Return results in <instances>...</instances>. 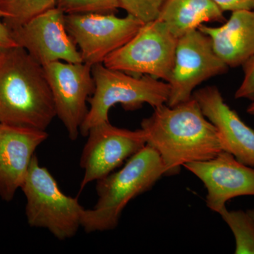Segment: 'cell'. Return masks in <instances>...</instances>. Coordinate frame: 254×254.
<instances>
[{
  "label": "cell",
  "mask_w": 254,
  "mask_h": 254,
  "mask_svg": "<svg viewBox=\"0 0 254 254\" xmlns=\"http://www.w3.org/2000/svg\"><path fill=\"white\" fill-rule=\"evenodd\" d=\"M141 125L147 144L163 160L165 176L178 173L185 164L210 160L223 150L217 128L193 96L175 106L154 108Z\"/></svg>",
  "instance_id": "cell-1"
},
{
  "label": "cell",
  "mask_w": 254,
  "mask_h": 254,
  "mask_svg": "<svg viewBox=\"0 0 254 254\" xmlns=\"http://www.w3.org/2000/svg\"><path fill=\"white\" fill-rule=\"evenodd\" d=\"M56 116L42 65L19 46L0 55V123L46 131Z\"/></svg>",
  "instance_id": "cell-2"
},
{
  "label": "cell",
  "mask_w": 254,
  "mask_h": 254,
  "mask_svg": "<svg viewBox=\"0 0 254 254\" xmlns=\"http://www.w3.org/2000/svg\"><path fill=\"white\" fill-rule=\"evenodd\" d=\"M164 175L165 168L160 155L147 144L128 158L121 170L97 181L98 201L93 208L83 211L82 228L88 233L116 228L127 204L150 190Z\"/></svg>",
  "instance_id": "cell-3"
},
{
  "label": "cell",
  "mask_w": 254,
  "mask_h": 254,
  "mask_svg": "<svg viewBox=\"0 0 254 254\" xmlns=\"http://www.w3.org/2000/svg\"><path fill=\"white\" fill-rule=\"evenodd\" d=\"M95 90L88 99L90 108L80 132L86 136L88 131L100 123L109 122V111L120 104L127 111L140 109L147 103L158 108L167 104L170 95L168 82L148 76H134L112 69L103 63L92 66Z\"/></svg>",
  "instance_id": "cell-4"
},
{
  "label": "cell",
  "mask_w": 254,
  "mask_h": 254,
  "mask_svg": "<svg viewBox=\"0 0 254 254\" xmlns=\"http://www.w3.org/2000/svg\"><path fill=\"white\" fill-rule=\"evenodd\" d=\"M21 190L26 197L25 213L30 226L46 229L62 241L76 235L85 208L77 198L63 193L48 169L40 165L36 155Z\"/></svg>",
  "instance_id": "cell-5"
},
{
  "label": "cell",
  "mask_w": 254,
  "mask_h": 254,
  "mask_svg": "<svg viewBox=\"0 0 254 254\" xmlns=\"http://www.w3.org/2000/svg\"><path fill=\"white\" fill-rule=\"evenodd\" d=\"M177 39L158 19L143 23L136 34L110 54L103 64L133 75L168 82L175 63Z\"/></svg>",
  "instance_id": "cell-6"
},
{
  "label": "cell",
  "mask_w": 254,
  "mask_h": 254,
  "mask_svg": "<svg viewBox=\"0 0 254 254\" xmlns=\"http://www.w3.org/2000/svg\"><path fill=\"white\" fill-rule=\"evenodd\" d=\"M140 20L114 13L65 14L66 31L77 46L83 63L94 66L129 41L143 26Z\"/></svg>",
  "instance_id": "cell-7"
},
{
  "label": "cell",
  "mask_w": 254,
  "mask_h": 254,
  "mask_svg": "<svg viewBox=\"0 0 254 254\" xmlns=\"http://www.w3.org/2000/svg\"><path fill=\"white\" fill-rule=\"evenodd\" d=\"M228 68L215 53L210 38L198 28L183 35L177 39L167 105L173 107L190 100L196 87Z\"/></svg>",
  "instance_id": "cell-8"
},
{
  "label": "cell",
  "mask_w": 254,
  "mask_h": 254,
  "mask_svg": "<svg viewBox=\"0 0 254 254\" xmlns=\"http://www.w3.org/2000/svg\"><path fill=\"white\" fill-rule=\"evenodd\" d=\"M56 116L71 141L77 139L88 113L87 102L95 90L92 66L84 63L57 61L43 66Z\"/></svg>",
  "instance_id": "cell-9"
},
{
  "label": "cell",
  "mask_w": 254,
  "mask_h": 254,
  "mask_svg": "<svg viewBox=\"0 0 254 254\" xmlns=\"http://www.w3.org/2000/svg\"><path fill=\"white\" fill-rule=\"evenodd\" d=\"M86 136L80 160L84 170L80 191L88 184L108 176L147 145L142 128L131 131L113 126L110 122L92 127Z\"/></svg>",
  "instance_id": "cell-10"
},
{
  "label": "cell",
  "mask_w": 254,
  "mask_h": 254,
  "mask_svg": "<svg viewBox=\"0 0 254 254\" xmlns=\"http://www.w3.org/2000/svg\"><path fill=\"white\" fill-rule=\"evenodd\" d=\"M10 32L17 46L43 66L57 61L83 63L77 46L66 31L65 14L57 6Z\"/></svg>",
  "instance_id": "cell-11"
},
{
  "label": "cell",
  "mask_w": 254,
  "mask_h": 254,
  "mask_svg": "<svg viewBox=\"0 0 254 254\" xmlns=\"http://www.w3.org/2000/svg\"><path fill=\"white\" fill-rule=\"evenodd\" d=\"M203 182L207 190L206 205L215 213L226 208L232 198L254 195V168L241 163L228 152H220L204 161L184 165Z\"/></svg>",
  "instance_id": "cell-12"
},
{
  "label": "cell",
  "mask_w": 254,
  "mask_h": 254,
  "mask_svg": "<svg viewBox=\"0 0 254 254\" xmlns=\"http://www.w3.org/2000/svg\"><path fill=\"white\" fill-rule=\"evenodd\" d=\"M46 131L0 123V198H14L27 175L35 151L48 138Z\"/></svg>",
  "instance_id": "cell-13"
},
{
  "label": "cell",
  "mask_w": 254,
  "mask_h": 254,
  "mask_svg": "<svg viewBox=\"0 0 254 254\" xmlns=\"http://www.w3.org/2000/svg\"><path fill=\"white\" fill-rule=\"evenodd\" d=\"M193 98L217 128L222 150L254 168V130L225 103L218 88L215 86L200 88L193 92Z\"/></svg>",
  "instance_id": "cell-14"
},
{
  "label": "cell",
  "mask_w": 254,
  "mask_h": 254,
  "mask_svg": "<svg viewBox=\"0 0 254 254\" xmlns=\"http://www.w3.org/2000/svg\"><path fill=\"white\" fill-rule=\"evenodd\" d=\"M210 38L214 50L229 67L242 66L254 56V9L232 11L218 27H198Z\"/></svg>",
  "instance_id": "cell-15"
},
{
  "label": "cell",
  "mask_w": 254,
  "mask_h": 254,
  "mask_svg": "<svg viewBox=\"0 0 254 254\" xmlns=\"http://www.w3.org/2000/svg\"><path fill=\"white\" fill-rule=\"evenodd\" d=\"M157 19L177 38L205 23L226 21L214 0H165Z\"/></svg>",
  "instance_id": "cell-16"
},
{
  "label": "cell",
  "mask_w": 254,
  "mask_h": 254,
  "mask_svg": "<svg viewBox=\"0 0 254 254\" xmlns=\"http://www.w3.org/2000/svg\"><path fill=\"white\" fill-rule=\"evenodd\" d=\"M58 0H0V9L4 13V24L10 31L47 10L56 7Z\"/></svg>",
  "instance_id": "cell-17"
},
{
  "label": "cell",
  "mask_w": 254,
  "mask_h": 254,
  "mask_svg": "<svg viewBox=\"0 0 254 254\" xmlns=\"http://www.w3.org/2000/svg\"><path fill=\"white\" fill-rule=\"evenodd\" d=\"M219 214L235 235V253L254 254V220L250 214L242 210L230 211L227 208L222 209Z\"/></svg>",
  "instance_id": "cell-18"
},
{
  "label": "cell",
  "mask_w": 254,
  "mask_h": 254,
  "mask_svg": "<svg viewBox=\"0 0 254 254\" xmlns=\"http://www.w3.org/2000/svg\"><path fill=\"white\" fill-rule=\"evenodd\" d=\"M57 7L65 14L114 13L120 9L118 0H58Z\"/></svg>",
  "instance_id": "cell-19"
},
{
  "label": "cell",
  "mask_w": 254,
  "mask_h": 254,
  "mask_svg": "<svg viewBox=\"0 0 254 254\" xmlns=\"http://www.w3.org/2000/svg\"><path fill=\"white\" fill-rule=\"evenodd\" d=\"M120 8L143 23L157 19L165 0H118Z\"/></svg>",
  "instance_id": "cell-20"
},
{
  "label": "cell",
  "mask_w": 254,
  "mask_h": 254,
  "mask_svg": "<svg viewBox=\"0 0 254 254\" xmlns=\"http://www.w3.org/2000/svg\"><path fill=\"white\" fill-rule=\"evenodd\" d=\"M244 78L238 89L235 93L236 99L254 100V56L243 65Z\"/></svg>",
  "instance_id": "cell-21"
},
{
  "label": "cell",
  "mask_w": 254,
  "mask_h": 254,
  "mask_svg": "<svg viewBox=\"0 0 254 254\" xmlns=\"http://www.w3.org/2000/svg\"><path fill=\"white\" fill-rule=\"evenodd\" d=\"M222 11H235L237 10L254 9V0H214Z\"/></svg>",
  "instance_id": "cell-22"
},
{
  "label": "cell",
  "mask_w": 254,
  "mask_h": 254,
  "mask_svg": "<svg viewBox=\"0 0 254 254\" xmlns=\"http://www.w3.org/2000/svg\"><path fill=\"white\" fill-rule=\"evenodd\" d=\"M4 16V13L0 9V48L1 49H7L18 46L11 36L10 30L3 21Z\"/></svg>",
  "instance_id": "cell-23"
},
{
  "label": "cell",
  "mask_w": 254,
  "mask_h": 254,
  "mask_svg": "<svg viewBox=\"0 0 254 254\" xmlns=\"http://www.w3.org/2000/svg\"><path fill=\"white\" fill-rule=\"evenodd\" d=\"M247 111V113L252 115V116L254 117V100H252V103L249 105Z\"/></svg>",
  "instance_id": "cell-24"
},
{
  "label": "cell",
  "mask_w": 254,
  "mask_h": 254,
  "mask_svg": "<svg viewBox=\"0 0 254 254\" xmlns=\"http://www.w3.org/2000/svg\"><path fill=\"white\" fill-rule=\"evenodd\" d=\"M247 213L250 214L251 217L254 220V209H252V210H247Z\"/></svg>",
  "instance_id": "cell-25"
},
{
  "label": "cell",
  "mask_w": 254,
  "mask_h": 254,
  "mask_svg": "<svg viewBox=\"0 0 254 254\" xmlns=\"http://www.w3.org/2000/svg\"><path fill=\"white\" fill-rule=\"evenodd\" d=\"M1 50H2V49H1V48H0V55H1Z\"/></svg>",
  "instance_id": "cell-26"
}]
</instances>
